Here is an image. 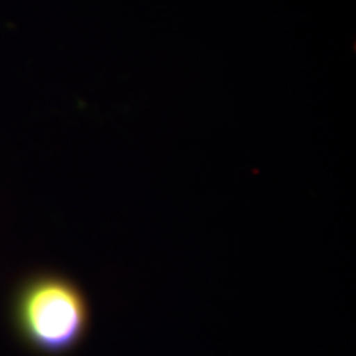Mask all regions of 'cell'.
I'll list each match as a JSON object with an SVG mask.
<instances>
[{
	"label": "cell",
	"mask_w": 356,
	"mask_h": 356,
	"mask_svg": "<svg viewBox=\"0 0 356 356\" xmlns=\"http://www.w3.org/2000/svg\"><path fill=\"white\" fill-rule=\"evenodd\" d=\"M12 315L22 340L43 355H65L76 348L91 318L81 289L53 273L30 275L20 284Z\"/></svg>",
	"instance_id": "cell-1"
}]
</instances>
